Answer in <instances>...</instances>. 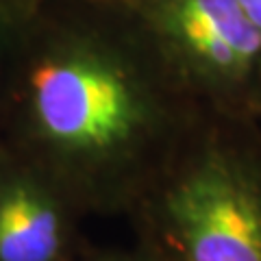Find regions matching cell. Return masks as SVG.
Wrapping results in <instances>:
<instances>
[{"label": "cell", "mask_w": 261, "mask_h": 261, "mask_svg": "<svg viewBox=\"0 0 261 261\" xmlns=\"http://www.w3.org/2000/svg\"><path fill=\"white\" fill-rule=\"evenodd\" d=\"M29 5L31 0H0V94H3L7 57H9L13 35L18 31L20 20Z\"/></svg>", "instance_id": "5b68a950"}, {"label": "cell", "mask_w": 261, "mask_h": 261, "mask_svg": "<svg viewBox=\"0 0 261 261\" xmlns=\"http://www.w3.org/2000/svg\"><path fill=\"white\" fill-rule=\"evenodd\" d=\"M154 261H261V126L205 113L128 214Z\"/></svg>", "instance_id": "7a4b0ae2"}, {"label": "cell", "mask_w": 261, "mask_h": 261, "mask_svg": "<svg viewBox=\"0 0 261 261\" xmlns=\"http://www.w3.org/2000/svg\"><path fill=\"white\" fill-rule=\"evenodd\" d=\"M257 122H259V126H261V118H259V120H257Z\"/></svg>", "instance_id": "ba28073f"}, {"label": "cell", "mask_w": 261, "mask_h": 261, "mask_svg": "<svg viewBox=\"0 0 261 261\" xmlns=\"http://www.w3.org/2000/svg\"><path fill=\"white\" fill-rule=\"evenodd\" d=\"M85 211L39 166L0 148V261H68Z\"/></svg>", "instance_id": "277c9868"}, {"label": "cell", "mask_w": 261, "mask_h": 261, "mask_svg": "<svg viewBox=\"0 0 261 261\" xmlns=\"http://www.w3.org/2000/svg\"><path fill=\"white\" fill-rule=\"evenodd\" d=\"M235 3L240 5L244 15L252 22V27L261 33V0H235Z\"/></svg>", "instance_id": "52a82bcc"}, {"label": "cell", "mask_w": 261, "mask_h": 261, "mask_svg": "<svg viewBox=\"0 0 261 261\" xmlns=\"http://www.w3.org/2000/svg\"><path fill=\"white\" fill-rule=\"evenodd\" d=\"M209 113L261 118V33L235 0H128Z\"/></svg>", "instance_id": "3957f363"}, {"label": "cell", "mask_w": 261, "mask_h": 261, "mask_svg": "<svg viewBox=\"0 0 261 261\" xmlns=\"http://www.w3.org/2000/svg\"><path fill=\"white\" fill-rule=\"evenodd\" d=\"M205 113L128 0H31L7 57L0 148L87 218H128Z\"/></svg>", "instance_id": "6da1fadb"}, {"label": "cell", "mask_w": 261, "mask_h": 261, "mask_svg": "<svg viewBox=\"0 0 261 261\" xmlns=\"http://www.w3.org/2000/svg\"><path fill=\"white\" fill-rule=\"evenodd\" d=\"M68 261H154L148 252L140 246L133 248H116V246H98L94 242L83 244Z\"/></svg>", "instance_id": "8992f818"}]
</instances>
